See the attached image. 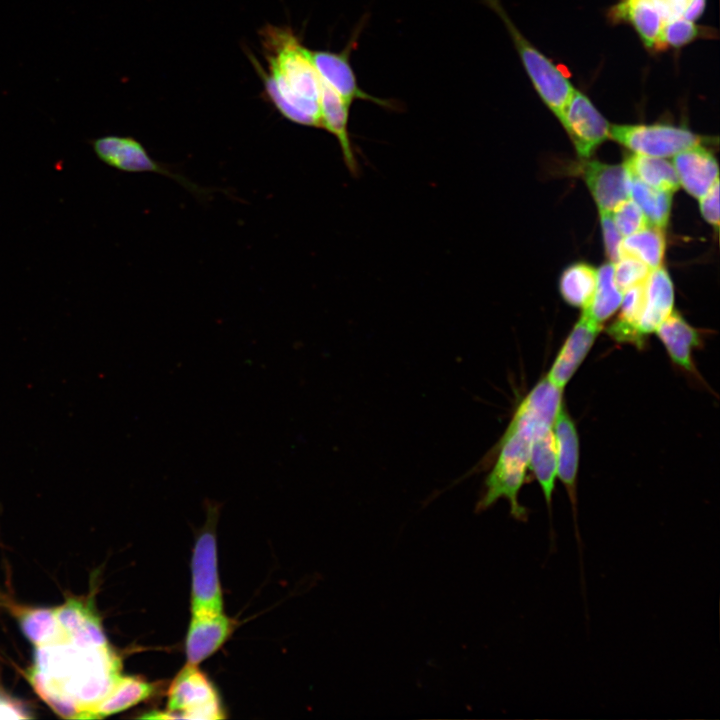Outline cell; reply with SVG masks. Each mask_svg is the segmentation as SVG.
Instances as JSON below:
<instances>
[{
  "label": "cell",
  "mask_w": 720,
  "mask_h": 720,
  "mask_svg": "<svg viewBox=\"0 0 720 720\" xmlns=\"http://www.w3.org/2000/svg\"><path fill=\"white\" fill-rule=\"evenodd\" d=\"M597 270L586 263L568 266L559 281L562 298L571 306L585 308L595 291Z\"/></svg>",
  "instance_id": "cell-25"
},
{
  "label": "cell",
  "mask_w": 720,
  "mask_h": 720,
  "mask_svg": "<svg viewBox=\"0 0 720 720\" xmlns=\"http://www.w3.org/2000/svg\"><path fill=\"white\" fill-rule=\"evenodd\" d=\"M609 138L635 154L660 158L673 157L702 142V138L689 129L667 124L610 125Z\"/></svg>",
  "instance_id": "cell-5"
},
{
  "label": "cell",
  "mask_w": 720,
  "mask_h": 720,
  "mask_svg": "<svg viewBox=\"0 0 720 720\" xmlns=\"http://www.w3.org/2000/svg\"><path fill=\"white\" fill-rule=\"evenodd\" d=\"M68 641L83 649L109 645L101 621L95 612L69 636Z\"/></svg>",
  "instance_id": "cell-32"
},
{
  "label": "cell",
  "mask_w": 720,
  "mask_h": 720,
  "mask_svg": "<svg viewBox=\"0 0 720 720\" xmlns=\"http://www.w3.org/2000/svg\"><path fill=\"white\" fill-rule=\"evenodd\" d=\"M191 611H223L215 534L205 529L197 538L191 561Z\"/></svg>",
  "instance_id": "cell-8"
},
{
  "label": "cell",
  "mask_w": 720,
  "mask_h": 720,
  "mask_svg": "<svg viewBox=\"0 0 720 720\" xmlns=\"http://www.w3.org/2000/svg\"><path fill=\"white\" fill-rule=\"evenodd\" d=\"M559 121L577 154L584 159L609 138L610 124L587 95L577 89H574Z\"/></svg>",
  "instance_id": "cell-9"
},
{
  "label": "cell",
  "mask_w": 720,
  "mask_h": 720,
  "mask_svg": "<svg viewBox=\"0 0 720 720\" xmlns=\"http://www.w3.org/2000/svg\"><path fill=\"white\" fill-rule=\"evenodd\" d=\"M359 30L340 52L311 51L313 64L320 79L350 105L354 100L371 101L390 110H398L399 104L368 94L358 84L350 62L352 50L357 46Z\"/></svg>",
  "instance_id": "cell-7"
},
{
  "label": "cell",
  "mask_w": 720,
  "mask_h": 720,
  "mask_svg": "<svg viewBox=\"0 0 720 720\" xmlns=\"http://www.w3.org/2000/svg\"><path fill=\"white\" fill-rule=\"evenodd\" d=\"M711 36V28L699 26L695 24V21L684 17H677L664 22L660 40L662 49L667 47L680 48L698 38Z\"/></svg>",
  "instance_id": "cell-28"
},
{
  "label": "cell",
  "mask_w": 720,
  "mask_h": 720,
  "mask_svg": "<svg viewBox=\"0 0 720 720\" xmlns=\"http://www.w3.org/2000/svg\"><path fill=\"white\" fill-rule=\"evenodd\" d=\"M94 153L99 160L124 172H155L172 178L199 198L208 194L207 190L191 183L168 166L152 159L145 147L133 137L106 135L90 140Z\"/></svg>",
  "instance_id": "cell-6"
},
{
  "label": "cell",
  "mask_w": 720,
  "mask_h": 720,
  "mask_svg": "<svg viewBox=\"0 0 720 720\" xmlns=\"http://www.w3.org/2000/svg\"><path fill=\"white\" fill-rule=\"evenodd\" d=\"M651 270L640 260L626 255L613 263L614 281L622 292L644 283Z\"/></svg>",
  "instance_id": "cell-29"
},
{
  "label": "cell",
  "mask_w": 720,
  "mask_h": 720,
  "mask_svg": "<svg viewBox=\"0 0 720 720\" xmlns=\"http://www.w3.org/2000/svg\"><path fill=\"white\" fill-rule=\"evenodd\" d=\"M705 6L706 0H689L682 17L695 21L703 14Z\"/></svg>",
  "instance_id": "cell-36"
},
{
  "label": "cell",
  "mask_w": 720,
  "mask_h": 720,
  "mask_svg": "<svg viewBox=\"0 0 720 720\" xmlns=\"http://www.w3.org/2000/svg\"><path fill=\"white\" fill-rule=\"evenodd\" d=\"M601 328L602 325L581 314L545 375L552 384L564 389L586 358Z\"/></svg>",
  "instance_id": "cell-12"
},
{
  "label": "cell",
  "mask_w": 720,
  "mask_h": 720,
  "mask_svg": "<svg viewBox=\"0 0 720 720\" xmlns=\"http://www.w3.org/2000/svg\"><path fill=\"white\" fill-rule=\"evenodd\" d=\"M483 1L503 21L535 90L544 104L560 119L575 89L574 86L551 59L541 53L523 36L511 21L499 0Z\"/></svg>",
  "instance_id": "cell-3"
},
{
  "label": "cell",
  "mask_w": 720,
  "mask_h": 720,
  "mask_svg": "<svg viewBox=\"0 0 720 720\" xmlns=\"http://www.w3.org/2000/svg\"><path fill=\"white\" fill-rule=\"evenodd\" d=\"M54 612L59 626L69 639V636L95 611L87 602L71 599L54 609Z\"/></svg>",
  "instance_id": "cell-31"
},
{
  "label": "cell",
  "mask_w": 720,
  "mask_h": 720,
  "mask_svg": "<svg viewBox=\"0 0 720 720\" xmlns=\"http://www.w3.org/2000/svg\"><path fill=\"white\" fill-rule=\"evenodd\" d=\"M319 104L321 129L326 130L337 139L347 169L353 176H357L360 168L348 130L351 105L322 80Z\"/></svg>",
  "instance_id": "cell-15"
},
{
  "label": "cell",
  "mask_w": 720,
  "mask_h": 720,
  "mask_svg": "<svg viewBox=\"0 0 720 720\" xmlns=\"http://www.w3.org/2000/svg\"><path fill=\"white\" fill-rule=\"evenodd\" d=\"M655 333L674 364L688 372L694 371L692 353L702 344L701 336L679 312L673 310Z\"/></svg>",
  "instance_id": "cell-18"
},
{
  "label": "cell",
  "mask_w": 720,
  "mask_h": 720,
  "mask_svg": "<svg viewBox=\"0 0 720 720\" xmlns=\"http://www.w3.org/2000/svg\"><path fill=\"white\" fill-rule=\"evenodd\" d=\"M553 432L557 452V476L565 486L574 517L575 537L582 562V542L577 523L576 479L579 466V437L573 419L564 403L561 404L554 422Z\"/></svg>",
  "instance_id": "cell-10"
},
{
  "label": "cell",
  "mask_w": 720,
  "mask_h": 720,
  "mask_svg": "<svg viewBox=\"0 0 720 720\" xmlns=\"http://www.w3.org/2000/svg\"><path fill=\"white\" fill-rule=\"evenodd\" d=\"M663 229L648 225L645 228L623 237L620 246V257H634L649 268L662 266L665 253V237Z\"/></svg>",
  "instance_id": "cell-23"
},
{
  "label": "cell",
  "mask_w": 720,
  "mask_h": 720,
  "mask_svg": "<svg viewBox=\"0 0 720 720\" xmlns=\"http://www.w3.org/2000/svg\"><path fill=\"white\" fill-rule=\"evenodd\" d=\"M700 211L707 223L715 230L719 227V180L699 198Z\"/></svg>",
  "instance_id": "cell-34"
},
{
  "label": "cell",
  "mask_w": 720,
  "mask_h": 720,
  "mask_svg": "<svg viewBox=\"0 0 720 720\" xmlns=\"http://www.w3.org/2000/svg\"><path fill=\"white\" fill-rule=\"evenodd\" d=\"M623 292L617 287L613 276V262L603 264L597 270V282L589 304L582 313L595 323L602 325L620 307Z\"/></svg>",
  "instance_id": "cell-22"
},
{
  "label": "cell",
  "mask_w": 720,
  "mask_h": 720,
  "mask_svg": "<svg viewBox=\"0 0 720 720\" xmlns=\"http://www.w3.org/2000/svg\"><path fill=\"white\" fill-rule=\"evenodd\" d=\"M610 17L630 23L648 49H662L664 18L653 0H621L611 9Z\"/></svg>",
  "instance_id": "cell-17"
},
{
  "label": "cell",
  "mask_w": 720,
  "mask_h": 720,
  "mask_svg": "<svg viewBox=\"0 0 720 720\" xmlns=\"http://www.w3.org/2000/svg\"><path fill=\"white\" fill-rule=\"evenodd\" d=\"M601 228L606 255L610 262H616L620 258V246L623 236L615 226L611 212L599 210Z\"/></svg>",
  "instance_id": "cell-33"
},
{
  "label": "cell",
  "mask_w": 720,
  "mask_h": 720,
  "mask_svg": "<svg viewBox=\"0 0 720 720\" xmlns=\"http://www.w3.org/2000/svg\"><path fill=\"white\" fill-rule=\"evenodd\" d=\"M529 468L533 471L543 492L549 515L557 476V452L553 426L539 425L534 430Z\"/></svg>",
  "instance_id": "cell-19"
},
{
  "label": "cell",
  "mask_w": 720,
  "mask_h": 720,
  "mask_svg": "<svg viewBox=\"0 0 720 720\" xmlns=\"http://www.w3.org/2000/svg\"><path fill=\"white\" fill-rule=\"evenodd\" d=\"M629 191L630 198L640 207L648 224L664 229L669 221L673 193L653 188L632 177Z\"/></svg>",
  "instance_id": "cell-24"
},
{
  "label": "cell",
  "mask_w": 720,
  "mask_h": 720,
  "mask_svg": "<svg viewBox=\"0 0 720 720\" xmlns=\"http://www.w3.org/2000/svg\"><path fill=\"white\" fill-rule=\"evenodd\" d=\"M270 75H263L265 90L288 120L321 127V80L311 57L289 28L267 26L262 32Z\"/></svg>",
  "instance_id": "cell-1"
},
{
  "label": "cell",
  "mask_w": 720,
  "mask_h": 720,
  "mask_svg": "<svg viewBox=\"0 0 720 720\" xmlns=\"http://www.w3.org/2000/svg\"><path fill=\"white\" fill-rule=\"evenodd\" d=\"M539 425L553 426L522 400L503 436L492 449L497 456L476 503L477 513L484 512L499 499L506 498L511 516L517 521L527 520L528 511L520 504L518 496L529 468L534 430Z\"/></svg>",
  "instance_id": "cell-2"
},
{
  "label": "cell",
  "mask_w": 720,
  "mask_h": 720,
  "mask_svg": "<svg viewBox=\"0 0 720 720\" xmlns=\"http://www.w3.org/2000/svg\"><path fill=\"white\" fill-rule=\"evenodd\" d=\"M29 680L39 696L58 715L68 719H85V714L78 704L44 674L32 668L29 672Z\"/></svg>",
  "instance_id": "cell-27"
},
{
  "label": "cell",
  "mask_w": 720,
  "mask_h": 720,
  "mask_svg": "<svg viewBox=\"0 0 720 720\" xmlns=\"http://www.w3.org/2000/svg\"><path fill=\"white\" fill-rule=\"evenodd\" d=\"M581 174L599 210L611 212L630 198V177L624 164L584 161Z\"/></svg>",
  "instance_id": "cell-13"
},
{
  "label": "cell",
  "mask_w": 720,
  "mask_h": 720,
  "mask_svg": "<svg viewBox=\"0 0 720 720\" xmlns=\"http://www.w3.org/2000/svg\"><path fill=\"white\" fill-rule=\"evenodd\" d=\"M611 216L615 226L623 237L631 235L649 225L642 210L631 198L617 205L611 211Z\"/></svg>",
  "instance_id": "cell-30"
},
{
  "label": "cell",
  "mask_w": 720,
  "mask_h": 720,
  "mask_svg": "<svg viewBox=\"0 0 720 720\" xmlns=\"http://www.w3.org/2000/svg\"><path fill=\"white\" fill-rule=\"evenodd\" d=\"M680 185L693 197L700 198L718 178V163L702 144L680 151L672 162Z\"/></svg>",
  "instance_id": "cell-14"
},
{
  "label": "cell",
  "mask_w": 720,
  "mask_h": 720,
  "mask_svg": "<svg viewBox=\"0 0 720 720\" xmlns=\"http://www.w3.org/2000/svg\"><path fill=\"white\" fill-rule=\"evenodd\" d=\"M645 304L638 331L645 340L669 316L674 306V288L667 270L652 269L644 282Z\"/></svg>",
  "instance_id": "cell-16"
},
{
  "label": "cell",
  "mask_w": 720,
  "mask_h": 720,
  "mask_svg": "<svg viewBox=\"0 0 720 720\" xmlns=\"http://www.w3.org/2000/svg\"><path fill=\"white\" fill-rule=\"evenodd\" d=\"M30 718L26 711L15 701L0 695V719Z\"/></svg>",
  "instance_id": "cell-35"
},
{
  "label": "cell",
  "mask_w": 720,
  "mask_h": 720,
  "mask_svg": "<svg viewBox=\"0 0 720 720\" xmlns=\"http://www.w3.org/2000/svg\"><path fill=\"white\" fill-rule=\"evenodd\" d=\"M235 623L223 611L192 612L185 652L187 664L196 665L214 654L228 639Z\"/></svg>",
  "instance_id": "cell-11"
},
{
  "label": "cell",
  "mask_w": 720,
  "mask_h": 720,
  "mask_svg": "<svg viewBox=\"0 0 720 720\" xmlns=\"http://www.w3.org/2000/svg\"><path fill=\"white\" fill-rule=\"evenodd\" d=\"M224 717L211 682L196 665L187 664L168 689L167 710L151 712L144 718L215 720Z\"/></svg>",
  "instance_id": "cell-4"
},
{
  "label": "cell",
  "mask_w": 720,
  "mask_h": 720,
  "mask_svg": "<svg viewBox=\"0 0 720 720\" xmlns=\"http://www.w3.org/2000/svg\"><path fill=\"white\" fill-rule=\"evenodd\" d=\"M19 622L24 635L37 647L68 641L55 616L54 609L23 610Z\"/></svg>",
  "instance_id": "cell-26"
},
{
  "label": "cell",
  "mask_w": 720,
  "mask_h": 720,
  "mask_svg": "<svg viewBox=\"0 0 720 720\" xmlns=\"http://www.w3.org/2000/svg\"><path fill=\"white\" fill-rule=\"evenodd\" d=\"M152 683L134 676H120L110 693L93 709L94 718H102L126 710L150 697Z\"/></svg>",
  "instance_id": "cell-20"
},
{
  "label": "cell",
  "mask_w": 720,
  "mask_h": 720,
  "mask_svg": "<svg viewBox=\"0 0 720 720\" xmlns=\"http://www.w3.org/2000/svg\"><path fill=\"white\" fill-rule=\"evenodd\" d=\"M623 164L630 177L653 188L674 193L680 186L672 162L664 158L634 154Z\"/></svg>",
  "instance_id": "cell-21"
}]
</instances>
